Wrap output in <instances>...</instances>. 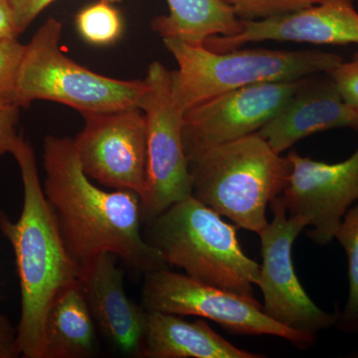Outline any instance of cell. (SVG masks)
Returning <instances> with one entry per match:
<instances>
[{"instance_id":"obj_1","label":"cell","mask_w":358,"mask_h":358,"mask_svg":"<svg viewBox=\"0 0 358 358\" xmlns=\"http://www.w3.org/2000/svg\"><path fill=\"white\" fill-rule=\"evenodd\" d=\"M43 166L45 196L81 268L102 253L120 257L143 274L167 268L143 236L141 197L131 190L96 187L85 173L72 138L47 136Z\"/></svg>"},{"instance_id":"obj_2","label":"cell","mask_w":358,"mask_h":358,"mask_svg":"<svg viewBox=\"0 0 358 358\" xmlns=\"http://www.w3.org/2000/svg\"><path fill=\"white\" fill-rule=\"evenodd\" d=\"M13 155L22 178V211L15 222L0 211V229L13 246L20 277L21 355L42 358L45 319L51 303L66 287L81 281L83 270L68 251L45 196L32 145L21 136Z\"/></svg>"},{"instance_id":"obj_3","label":"cell","mask_w":358,"mask_h":358,"mask_svg":"<svg viewBox=\"0 0 358 358\" xmlns=\"http://www.w3.org/2000/svg\"><path fill=\"white\" fill-rule=\"evenodd\" d=\"M143 236L167 266L192 279L256 300L260 266L244 253L238 227L194 197L176 202L148 221Z\"/></svg>"},{"instance_id":"obj_4","label":"cell","mask_w":358,"mask_h":358,"mask_svg":"<svg viewBox=\"0 0 358 358\" xmlns=\"http://www.w3.org/2000/svg\"><path fill=\"white\" fill-rule=\"evenodd\" d=\"M192 196L241 229L268 226V205L288 185L292 164L258 134L223 143L189 160Z\"/></svg>"},{"instance_id":"obj_5","label":"cell","mask_w":358,"mask_h":358,"mask_svg":"<svg viewBox=\"0 0 358 358\" xmlns=\"http://www.w3.org/2000/svg\"><path fill=\"white\" fill-rule=\"evenodd\" d=\"M162 40L178 65L171 71V92L185 112L232 90L303 79L329 72L345 61L338 54L320 50L238 48L218 53L204 45Z\"/></svg>"},{"instance_id":"obj_6","label":"cell","mask_w":358,"mask_h":358,"mask_svg":"<svg viewBox=\"0 0 358 358\" xmlns=\"http://www.w3.org/2000/svg\"><path fill=\"white\" fill-rule=\"evenodd\" d=\"M63 26L50 18L24 45L13 96L20 107L34 101H51L89 113L140 109L145 80L114 79L77 64L60 48Z\"/></svg>"},{"instance_id":"obj_7","label":"cell","mask_w":358,"mask_h":358,"mask_svg":"<svg viewBox=\"0 0 358 358\" xmlns=\"http://www.w3.org/2000/svg\"><path fill=\"white\" fill-rule=\"evenodd\" d=\"M141 306L148 312L195 315L213 320L227 333L240 336H273L286 339L301 350L313 348L317 336L299 333L278 324L264 313L262 305L232 293L159 268L145 274Z\"/></svg>"},{"instance_id":"obj_8","label":"cell","mask_w":358,"mask_h":358,"mask_svg":"<svg viewBox=\"0 0 358 358\" xmlns=\"http://www.w3.org/2000/svg\"><path fill=\"white\" fill-rule=\"evenodd\" d=\"M140 109L148 136L147 192L141 199L143 221L192 195L189 162L183 145L185 110L174 100L171 71L160 62L148 66Z\"/></svg>"},{"instance_id":"obj_9","label":"cell","mask_w":358,"mask_h":358,"mask_svg":"<svg viewBox=\"0 0 358 358\" xmlns=\"http://www.w3.org/2000/svg\"><path fill=\"white\" fill-rule=\"evenodd\" d=\"M272 222L259 233L263 264L257 286L262 292L264 313L282 326L317 336L334 326L338 313H327L313 303L294 271L293 246L305 221L288 215L282 195L270 203Z\"/></svg>"},{"instance_id":"obj_10","label":"cell","mask_w":358,"mask_h":358,"mask_svg":"<svg viewBox=\"0 0 358 358\" xmlns=\"http://www.w3.org/2000/svg\"><path fill=\"white\" fill-rule=\"evenodd\" d=\"M85 124L74 141L83 171L114 189L131 190L141 199L147 192L148 136L138 108L82 115Z\"/></svg>"},{"instance_id":"obj_11","label":"cell","mask_w":358,"mask_h":358,"mask_svg":"<svg viewBox=\"0 0 358 358\" xmlns=\"http://www.w3.org/2000/svg\"><path fill=\"white\" fill-rule=\"evenodd\" d=\"M303 80L232 90L186 110L182 136L188 162L210 148L257 133L286 105Z\"/></svg>"},{"instance_id":"obj_12","label":"cell","mask_w":358,"mask_h":358,"mask_svg":"<svg viewBox=\"0 0 358 358\" xmlns=\"http://www.w3.org/2000/svg\"><path fill=\"white\" fill-rule=\"evenodd\" d=\"M292 164L288 185L282 196L288 215L305 221L308 236L320 246L333 242L343 216L358 201V148L336 164L287 155Z\"/></svg>"},{"instance_id":"obj_13","label":"cell","mask_w":358,"mask_h":358,"mask_svg":"<svg viewBox=\"0 0 358 358\" xmlns=\"http://www.w3.org/2000/svg\"><path fill=\"white\" fill-rule=\"evenodd\" d=\"M234 36H213L209 50L223 53L251 42H294L315 45H358V13L353 0H324L265 20L242 21Z\"/></svg>"},{"instance_id":"obj_14","label":"cell","mask_w":358,"mask_h":358,"mask_svg":"<svg viewBox=\"0 0 358 358\" xmlns=\"http://www.w3.org/2000/svg\"><path fill=\"white\" fill-rule=\"evenodd\" d=\"M358 131V110L348 105L329 73L303 78L300 88L274 117L257 131L277 154L329 129Z\"/></svg>"},{"instance_id":"obj_15","label":"cell","mask_w":358,"mask_h":358,"mask_svg":"<svg viewBox=\"0 0 358 358\" xmlns=\"http://www.w3.org/2000/svg\"><path fill=\"white\" fill-rule=\"evenodd\" d=\"M115 255L99 254L82 267V284L94 320L120 350L140 357L148 312L129 298Z\"/></svg>"},{"instance_id":"obj_16","label":"cell","mask_w":358,"mask_h":358,"mask_svg":"<svg viewBox=\"0 0 358 358\" xmlns=\"http://www.w3.org/2000/svg\"><path fill=\"white\" fill-rule=\"evenodd\" d=\"M147 358H263L238 348L215 333L203 320L187 322L180 315L148 312L141 346Z\"/></svg>"},{"instance_id":"obj_17","label":"cell","mask_w":358,"mask_h":358,"mask_svg":"<svg viewBox=\"0 0 358 358\" xmlns=\"http://www.w3.org/2000/svg\"><path fill=\"white\" fill-rule=\"evenodd\" d=\"M94 317L81 281L56 296L45 319L42 358H85L95 352Z\"/></svg>"},{"instance_id":"obj_18","label":"cell","mask_w":358,"mask_h":358,"mask_svg":"<svg viewBox=\"0 0 358 358\" xmlns=\"http://www.w3.org/2000/svg\"><path fill=\"white\" fill-rule=\"evenodd\" d=\"M169 13L157 16L152 28L162 39L204 45L213 36H234L241 20L222 0H166Z\"/></svg>"},{"instance_id":"obj_19","label":"cell","mask_w":358,"mask_h":358,"mask_svg":"<svg viewBox=\"0 0 358 358\" xmlns=\"http://www.w3.org/2000/svg\"><path fill=\"white\" fill-rule=\"evenodd\" d=\"M345 250L348 262V298L338 313L336 326L346 334H358V203L350 207L341 220L336 238Z\"/></svg>"},{"instance_id":"obj_20","label":"cell","mask_w":358,"mask_h":358,"mask_svg":"<svg viewBox=\"0 0 358 358\" xmlns=\"http://www.w3.org/2000/svg\"><path fill=\"white\" fill-rule=\"evenodd\" d=\"M78 32L88 43L105 46L114 43L121 37V13L105 1L85 7L76 15Z\"/></svg>"},{"instance_id":"obj_21","label":"cell","mask_w":358,"mask_h":358,"mask_svg":"<svg viewBox=\"0 0 358 358\" xmlns=\"http://www.w3.org/2000/svg\"><path fill=\"white\" fill-rule=\"evenodd\" d=\"M242 21L268 20L299 9L315 6L324 0H222Z\"/></svg>"},{"instance_id":"obj_22","label":"cell","mask_w":358,"mask_h":358,"mask_svg":"<svg viewBox=\"0 0 358 358\" xmlns=\"http://www.w3.org/2000/svg\"><path fill=\"white\" fill-rule=\"evenodd\" d=\"M20 108L13 96H0V155H13L20 140L17 134Z\"/></svg>"},{"instance_id":"obj_23","label":"cell","mask_w":358,"mask_h":358,"mask_svg":"<svg viewBox=\"0 0 358 358\" xmlns=\"http://www.w3.org/2000/svg\"><path fill=\"white\" fill-rule=\"evenodd\" d=\"M23 51L24 45L18 39L0 42V96H13L16 74Z\"/></svg>"},{"instance_id":"obj_24","label":"cell","mask_w":358,"mask_h":358,"mask_svg":"<svg viewBox=\"0 0 358 358\" xmlns=\"http://www.w3.org/2000/svg\"><path fill=\"white\" fill-rule=\"evenodd\" d=\"M327 73L333 78L345 102L358 110V52L352 60L343 61Z\"/></svg>"},{"instance_id":"obj_25","label":"cell","mask_w":358,"mask_h":358,"mask_svg":"<svg viewBox=\"0 0 358 358\" xmlns=\"http://www.w3.org/2000/svg\"><path fill=\"white\" fill-rule=\"evenodd\" d=\"M54 1L55 0H9L20 33L24 31L35 18Z\"/></svg>"},{"instance_id":"obj_26","label":"cell","mask_w":358,"mask_h":358,"mask_svg":"<svg viewBox=\"0 0 358 358\" xmlns=\"http://www.w3.org/2000/svg\"><path fill=\"white\" fill-rule=\"evenodd\" d=\"M20 355L17 329L15 331L9 320L0 315V358H16Z\"/></svg>"},{"instance_id":"obj_27","label":"cell","mask_w":358,"mask_h":358,"mask_svg":"<svg viewBox=\"0 0 358 358\" xmlns=\"http://www.w3.org/2000/svg\"><path fill=\"white\" fill-rule=\"evenodd\" d=\"M21 34L9 0H0V42L13 41Z\"/></svg>"},{"instance_id":"obj_28","label":"cell","mask_w":358,"mask_h":358,"mask_svg":"<svg viewBox=\"0 0 358 358\" xmlns=\"http://www.w3.org/2000/svg\"><path fill=\"white\" fill-rule=\"evenodd\" d=\"M101 1L108 2L110 4L117 3V2H122V0H101Z\"/></svg>"}]
</instances>
